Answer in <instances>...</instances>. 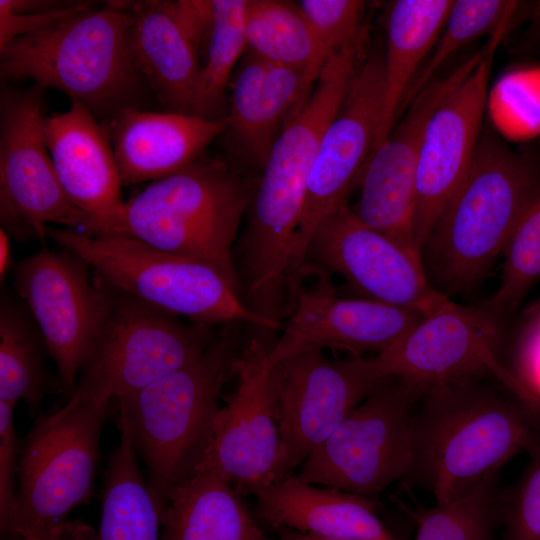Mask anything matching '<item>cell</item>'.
Returning <instances> with one entry per match:
<instances>
[{
  "mask_svg": "<svg viewBox=\"0 0 540 540\" xmlns=\"http://www.w3.org/2000/svg\"><path fill=\"white\" fill-rule=\"evenodd\" d=\"M362 52L332 55L310 95L275 140L249 204L239 281L246 301L261 310L283 304L294 237L322 136L336 116Z\"/></svg>",
  "mask_w": 540,
  "mask_h": 540,
  "instance_id": "cell-1",
  "label": "cell"
},
{
  "mask_svg": "<svg viewBox=\"0 0 540 540\" xmlns=\"http://www.w3.org/2000/svg\"><path fill=\"white\" fill-rule=\"evenodd\" d=\"M131 2L108 1L0 47L4 82L30 80L67 95L101 123L144 109L150 91L131 51Z\"/></svg>",
  "mask_w": 540,
  "mask_h": 540,
  "instance_id": "cell-2",
  "label": "cell"
},
{
  "mask_svg": "<svg viewBox=\"0 0 540 540\" xmlns=\"http://www.w3.org/2000/svg\"><path fill=\"white\" fill-rule=\"evenodd\" d=\"M462 381L432 389L417 409L412 470L445 502L494 480L509 460L529 451L540 435V417L518 399Z\"/></svg>",
  "mask_w": 540,
  "mask_h": 540,
  "instance_id": "cell-3",
  "label": "cell"
},
{
  "mask_svg": "<svg viewBox=\"0 0 540 540\" xmlns=\"http://www.w3.org/2000/svg\"><path fill=\"white\" fill-rule=\"evenodd\" d=\"M540 183L535 166L493 135L479 141L472 166L420 251L427 276L447 296L470 289L509 242Z\"/></svg>",
  "mask_w": 540,
  "mask_h": 540,
  "instance_id": "cell-4",
  "label": "cell"
},
{
  "mask_svg": "<svg viewBox=\"0 0 540 540\" xmlns=\"http://www.w3.org/2000/svg\"><path fill=\"white\" fill-rule=\"evenodd\" d=\"M236 325L227 324L192 363L118 399L148 485L163 506L170 489L192 476L210 450L221 388L241 351Z\"/></svg>",
  "mask_w": 540,
  "mask_h": 540,
  "instance_id": "cell-5",
  "label": "cell"
},
{
  "mask_svg": "<svg viewBox=\"0 0 540 540\" xmlns=\"http://www.w3.org/2000/svg\"><path fill=\"white\" fill-rule=\"evenodd\" d=\"M254 190L233 165L202 155L126 201L122 233L205 262L241 287L232 246Z\"/></svg>",
  "mask_w": 540,
  "mask_h": 540,
  "instance_id": "cell-6",
  "label": "cell"
},
{
  "mask_svg": "<svg viewBox=\"0 0 540 540\" xmlns=\"http://www.w3.org/2000/svg\"><path fill=\"white\" fill-rule=\"evenodd\" d=\"M46 232L62 250L82 258L101 281L158 310L205 325L250 323L279 330L247 306L239 285L205 262L162 251L126 233L87 235L51 227Z\"/></svg>",
  "mask_w": 540,
  "mask_h": 540,
  "instance_id": "cell-7",
  "label": "cell"
},
{
  "mask_svg": "<svg viewBox=\"0 0 540 540\" xmlns=\"http://www.w3.org/2000/svg\"><path fill=\"white\" fill-rule=\"evenodd\" d=\"M420 395L390 376L358 404L295 476L372 498L413 467Z\"/></svg>",
  "mask_w": 540,
  "mask_h": 540,
  "instance_id": "cell-8",
  "label": "cell"
},
{
  "mask_svg": "<svg viewBox=\"0 0 540 540\" xmlns=\"http://www.w3.org/2000/svg\"><path fill=\"white\" fill-rule=\"evenodd\" d=\"M108 410L109 403L71 395L37 419L19 461L14 538L61 526L74 507L88 502Z\"/></svg>",
  "mask_w": 540,
  "mask_h": 540,
  "instance_id": "cell-9",
  "label": "cell"
},
{
  "mask_svg": "<svg viewBox=\"0 0 540 540\" xmlns=\"http://www.w3.org/2000/svg\"><path fill=\"white\" fill-rule=\"evenodd\" d=\"M114 289V288H113ZM105 328L72 395L110 403L192 363L216 334L115 290Z\"/></svg>",
  "mask_w": 540,
  "mask_h": 540,
  "instance_id": "cell-10",
  "label": "cell"
},
{
  "mask_svg": "<svg viewBox=\"0 0 540 540\" xmlns=\"http://www.w3.org/2000/svg\"><path fill=\"white\" fill-rule=\"evenodd\" d=\"M45 90L35 84L1 89L0 220L17 240H44L51 224L90 233L89 219L65 193L45 142Z\"/></svg>",
  "mask_w": 540,
  "mask_h": 540,
  "instance_id": "cell-11",
  "label": "cell"
},
{
  "mask_svg": "<svg viewBox=\"0 0 540 540\" xmlns=\"http://www.w3.org/2000/svg\"><path fill=\"white\" fill-rule=\"evenodd\" d=\"M79 256L43 249L14 269L15 291L37 324L53 357L62 392L70 397L111 314L115 289L89 277Z\"/></svg>",
  "mask_w": 540,
  "mask_h": 540,
  "instance_id": "cell-12",
  "label": "cell"
},
{
  "mask_svg": "<svg viewBox=\"0 0 540 540\" xmlns=\"http://www.w3.org/2000/svg\"><path fill=\"white\" fill-rule=\"evenodd\" d=\"M389 377L372 357L334 360L321 350L279 362L272 371V387L283 479Z\"/></svg>",
  "mask_w": 540,
  "mask_h": 540,
  "instance_id": "cell-13",
  "label": "cell"
},
{
  "mask_svg": "<svg viewBox=\"0 0 540 540\" xmlns=\"http://www.w3.org/2000/svg\"><path fill=\"white\" fill-rule=\"evenodd\" d=\"M497 341L498 320L493 315L450 300L372 358L386 375L400 379L420 397L438 387L491 374L532 410L528 394L501 362Z\"/></svg>",
  "mask_w": 540,
  "mask_h": 540,
  "instance_id": "cell-14",
  "label": "cell"
},
{
  "mask_svg": "<svg viewBox=\"0 0 540 540\" xmlns=\"http://www.w3.org/2000/svg\"><path fill=\"white\" fill-rule=\"evenodd\" d=\"M383 104V56L373 53L356 70L336 116L322 136L293 241L287 285L303 268L307 247L321 222L347 206V196L375 149Z\"/></svg>",
  "mask_w": 540,
  "mask_h": 540,
  "instance_id": "cell-15",
  "label": "cell"
},
{
  "mask_svg": "<svg viewBox=\"0 0 540 540\" xmlns=\"http://www.w3.org/2000/svg\"><path fill=\"white\" fill-rule=\"evenodd\" d=\"M273 343L253 336L234 360L237 385L218 411L202 462L223 474L241 496L256 495L283 479L272 387L275 366L270 360Z\"/></svg>",
  "mask_w": 540,
  "mask_h": 540,
  "instance_id": "cell-16",
  "label": "cell"
},
{
  "mask_svg": "<svg viewBox=\"0 0 540 540\" xmlns=\"http://www.w3.org/2000/svg\"><path fill=\"white\" fill-rule=\"evenodd\" d=\"M304 264L338 273L360 298L424 315L450 301L430 282L419 253L362 223L348 205L318 226Z\"/></svg>",
  "mask_w": 540,
  "mask_h": 540,
  "instance_id": "cell-17",
  "label": "cell"
},
{
  "mask_svg": "<svg viewBox=\"0 0 540 540\" xmlns=\"http://www.w3.org/2000/svg\"><path fill=\"white\" fill-rule=\"evenodd\" d=\"M509 25L504 23L489 36L480 61L444 98L425 128L416 170L412 229L419 254L472 166L481 138L494 57Z\"/></svg>",
  "mask_w": 540,
  "mask_h": 540,
  "instance_id": "cell-18",
  "label": "cell"
},
{
  "mask_svg": "<svg viewBox=\"0 0 540 540\" xmlns=\"http://www.w3.org/2000/svg\"><path fill=\"white\" fill-rule=\"evenodd\" d=\"M483 52L484 46L416 95L373 151L356 184L360 194L352 211L357 218L417 253L412 230L415 179L425 128L436 108L472 71Z\"/></svg>",
  "mask_w": 540,
  "mask_h": 540,
  "instance_id": "cell-19",
  "label": "cell"
},
{
  "mask_svg": "<svg viewBox=\"0 0 540 540\" xmlns=\"http://www.w3.org/2000/svg\"><path fill=\"white\" fill-rule=\"evenodd\" d=\"M319 288L297 285L288 292L283 332L274 341L270 360L279 362L307 350L346 351L353 357L376 355L405 335L423 313L366 298H345L325 280Z\"/></svg>",
  "mask_w": 540,
  "mask_h": 540,
  "instance_id": "cell-20",
  "label": "cell"
},
{
  "mask_svg": "<svg viewBox=\"0 0 540 540\" xmlns=\"http://www.w3.org/2000/svg\"><path fill=\"white\" fill-rule=\"evenodd\" d=\"M43 130L61 186L89 219V235L122 233V181L106 125L71 102L68 111L45 117Z\"/></svg>",
  "mask_w": 540,
  "mask_h": 540,
  "instance_id": "cell-21",
  "label": "cell"
},
{
  "mask_svg": "<svg viewBox=\"0 0 540 540\" xmlns=\"http://www.w3.org/2000/svg\"><path fill=\"white\" fill-rule=\"evenodd\" d=\"M122 185L156 181L186 167L227 127V118L129 108L107 123Z\"/></svg>",
  "mask_w": 540,
  "mask_h": 540,
  "instance_id": "cell-22",
  "label": "cell"
},
{
  "mask_svg": "<svg viewBox=\"0 0 540 540\" xmlns=\"http://www.w3.org/2000/svg\"><path fill=\"white\" fill-rule=\"evenodd\" d=\"M255 496L257 514L276 530L289 528L336 540H396L377 517L373 498L319 488L295 475Z\"/></svg>",
  "mask_w": 540,
  "mask_h": 540,
  "instance_id": "cell-23",
  "label": "cell"
},
{
  "mask_svg": "<svg viewBox=\"0 0 540 540\" xmlns=\"http://www.w3.org/2000/svg\"><path fill=\"white\" fill-rule=\"evenodd\" d=\"M130 12L132 56L150 93L164 112L193 114L201 58L170 1L131 2Z\"/></svg>",
  "mask_w": 540,
  "mask_h": 540,
  "instance_id": "cell-24",
  "label": "cell"
},
{
  "mask_svg": "<svg viewBox=\"0 0 540 540\" xmlns=\"http://www.w3.org/2000/svg\"><path fill=\"white\" fill-rule=\"evenodd\" d=\"M161 527L160 540H270L234 486L205 464L170 489Z\"/></svg>",
  "mask_w": 540,
  "mask_h": 540,
  "instance_id": "cell-25",
  "label": "cell"
},
{
  "mask_svg": "<svg viewBox=\"0 0 540 540\" xmlns=\"http://www.w3.org/2000/svg\"><path fill=\"white\" fill-rule=\"evenodd\" d=\"M118 423L121 439L105 473L98 529L65 522L64 540H160L164 506L143 478L126 421L119 416Z\"/></svg>",
  "mask_w": 540,
  "mask_h": 540,
  "instance_id": "cell-26",
  "label": "cell"
},
{
  "mask_svg": "<svg viewBox=\"0 0 540 540\" xmlns=\"http://www.w3.org/2000/svg\"><path fill=\"white\" fill-rule=\"evenodd\" d=\"M452 3L453 0L392 2L387 16V46L383 56V114L375 149L397 122L405 97L434 46Z\"/></svg>",
  "mask_w": 540,
  "mask_h": 540,
  "instance_id": "cell-27",
  "label": "cell"
},
{
  "mask_svg": "<svg viewBox=\"0 0 540 540\" xmlns=\"http://www.w3.org/2000/svg\"><path fill=\"white\" fill-rule=\"evenodd\" d=\"M246 35L248 50L265 63L300 70L316 81L331 57L293 2L248 0Z\"/></svg>",
  "mask_w": 540,
  "mask_h": 540,
  "instance_id": "cell-28",
  "label": "cell"
},
{
  "mask_svg": "<svg viewBox=\"0 0 540 540\" xmlns=\"http://www.w3.org/2000/svg\"><path fill=\"white\" fill-rule=\"evenodd\" d=\"M41 333L27 307L8 294L0 305V401L24 400L36 411L54 389L47 375Z\"/></svg>",
  "mask_w": 540,
  "mask_h": 540,
  "instance_id": "cell-29",
  "label": "cell"
},
{
  "mask_svg": "<svg viewBox=\"0 0 540 540\" xmlns=\"http://www.w3.org/2000/svg\"><path fill=\"white\" fill-rule=\"evenodd\" d=\"M212 20L202 56L193 115L222 120L225 94L238 60L248 49V0H211Z\"/></svg>",
  "mask_w": 540,
  "mask_h": 540,
  "instance_id": "cell-30",
  "label": "cell"
},
{
  "mask_svg": "<svg viewBox=\"0 0 540 540\" xmlns=\"http://www.w3.org/2000/svg\"><path fill=\"white\" fill-rule=\"evenodd\" d=\"M516 8L514 1H453L439 36L405 97L401 112L434 80V75L451 57L473 40L491 35L511 21Z\"/></svg>",
  "mask_w": 540,
  "mask_h": 540,
  "instance_id": "cell-31",
  "label": "cell"
},
{
  "mask_svg": "<svg viewBox=\"0 0 540 540\" xmlns=\"http://www.w3.org/2000/svg\"><path fill=\"white\" fill-rule=\"evenodd\" d=\"M500 283L487 311L498 321L513 311L540 279V183L504 250Z\"/></svg>",
  "mask_w": 540,
  "mask_h": 540,
  "instance_id": "cell-32",
  "label": "cell"
},
{
  "mask_svg": "<svg viewBox=\"0 0 540 540\" xmlns=\"http://www.w3.org/2000/svg\"><path fill=\"white\" fill-rule=\"evenodd\" d=\"M499 499L493 481L445 502H435L416 515L415 540H487Z\"/></svg>",
  "mask_w": 540,
  "mask_h": 540,
  "instance_id": "cell-33",
  "label": "cell"
},
{
  "mask_svg": "<svg viewBox=\"0 0 540 540\" xmlns=\"http://www.w3.org/2000/svg\"><path fill=\"white\" fill-rule=\"evenodd\" d=\"M247 52L231 82L230 113L223 133L235 152L256 165L258 123L267 64L249 50Z\"/></svg>",
  "mask_w": 540,
  "mask_h": 540,
  "instance_id": "cell-34",
  "label": "cell"
},
{
  "mask_svg": "<svg viewBox=\"0 0 540 540\" xmlns=\"http://www.w3.org/2000/svg\"><path fill=\"white\" fill-rule=\"evenodd\" d=\"M297 4L331 56L345 50H362L364 1L302 0Z\"/></svg>",
  "mask_w": 540,
  "mask_h": 540,
  "instance_id": "cell-35",
  "label": "cell"
},
{
  "mask_svg": "<svg viewBox=\"0 0 540 540\" xmlns=\"http://www.w3.org/2000/svg\"><path fill=\"white\" fill-rule=\"evenodd\" d=\"M517 482L499 500L503 540H540V435Z\"/></svg>",
  "mask_w": 540,
  "mask_h": 540,
  "instance_id": "cell-36",
  "label": "cell"
},
{
  "mask_svg": "<svg viewBox=\"0 0 540 540\" xmlns=\"http://www.w3.org/2000/svg\"><path fill=\"white\" fill-rule=\"evenodd\" d=\"M15 405L0 401V527L2 539L14 538L17 510L14 473L17 440L13 422Z\"/></svg>",
  "mask_w": 540,
  "mask_h": 540,
  "instance_id": "cell-37",
  "label": "cell"
},
{
  "mask_svg": "<svg viewBox=\"0 0 540 540\" xmlns=\"http://www.w3.org/2000/svg\"><path fill=\"white\" fill-rule=\"evenodd\" d=\"M513 373L528 394L533 411L540 417V302L526 315Z\"/></svg>",
  "mask_w": 540,
  "mask_h": 540,
  "instance_id": "cell-38",
  "label": "cell"
},
{
  "mask_svg": "<svg viewBox=\"0 0 540 540\" xmlns=\"http://www.w3.org/2000/svg\"><path fill=\"white\" fill-rule=\"evenodd\" d=\"M92 6L91 2L74 1L66 7L48 11L10 12L0 9V47L17 37L40 31Z\"/></svg>",
  "mask_w": 540,
  "mask_h": 540,
  "instance_id": "cell-39",
  "label": "cell"
},
{
  "mask_svg": "<svg viewBox=\"0 0 540 540\" xmlns=\"http://www.w3.org/2000/svg\"><path fill=\"white\" fill-rule=\"evenodd\" d=\"M170 3L174 18L202 59L211 27V0H179Z\"/></svg>",
  "mask_w": 540,
  "mask_h": 540,
  "instance_id": "cell-40",
  "label": "cell"
},
{
  "mask_svg": "<svg viewBox=\"0 0 540 540\" xmlns=\"http://www.w3.org/2000/svg\"><path fill=\"white\" fill-rule=\"evenodd\" d=\"M62 526L35 529L23 532L20 535V540H64L62 536Z\"/></svg>",
  "mask_w": 540,
  "mask_h": 540,
  "instance_id": "cell-41",
  "label": "cell"
},
{
  "mask_svg": "<svg viewBox=\"0 0 540 540\" xmlns=\"http://www.w3.org/2000/svg\"><path fill=\"white\" fill-rule=\"evenodd\" d=\"M11 267V247L8 234L0 229V280L1 283Z\"/></svg>",
  "mask_w": 540,
  "mask_h": 540,
  "instance_id": "cell-42",
  "label": "cell"
},
{
  "mask_svg": "<svg viewBox=\"0 0 540 540\" xmlns=\"http://www.w3.org/2000/svg\"><path fill=\"white\" fill-rule=\"evenodd\" d=\"M277 531L279 535L278 540H336L299 532L289 528H279Z\"/></svg>",
  "mask_w": 540,
  "mask_h": 540,
  "instance_id": "cell-43",
  "label": "cell"
}]
</instances>
